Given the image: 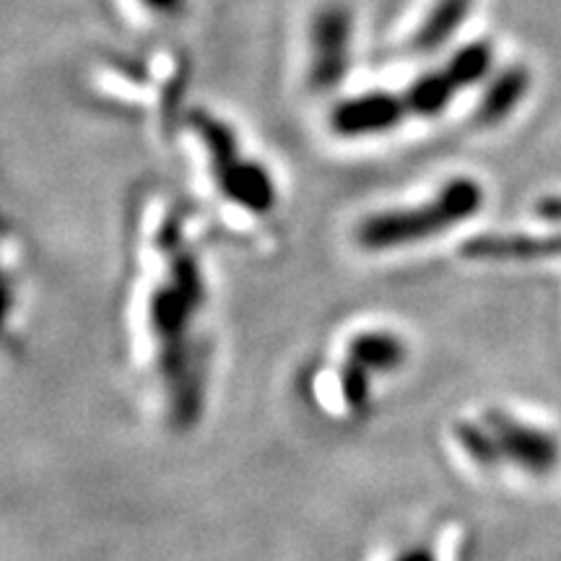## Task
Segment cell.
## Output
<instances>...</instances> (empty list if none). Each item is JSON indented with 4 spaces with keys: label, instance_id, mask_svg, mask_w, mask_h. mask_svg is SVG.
Wrapping results in <instances>:
<instances>
[{
    "label": "cell",
    "instance_id": "cell-6",
    "mask_svg": "<svg viewBox=\"0 0 561 561\" xmlns=\"http://www.w3.org/2000/svg\"><path fill=\"white\" fill-rule=\"evenodd\" d=\"M483 424L494 437L500 460H510L530 473H546L559 462V442L549 432L523 424L504 411H486Z\"/></svg>",
    "mask_w": 561,
    "mask_h": 561
},
{
    "label": "cell",
    "instance_id": "cell-12",
    "mask_svg": "<svg viewBox=\"0 0 561 561\" xmlns=\"http://www.w3.org/2000/svg\"><path fill=\"white\" fill-rule=\"evenodd\" d=\"M343 398H346L348 409L351 411H362L364 405L369 403V371L362 369L359 364L354 362H346V367H343Z\"/></svg>",
    "mask_w": 561,
    "mask_h": 561
},
{
    "label": "cell",
    "instance_id": "cell-14",
    "mask_svg": "<svg viewBox=\"0 0 561 561\" xmlns=\"http://www.w3.org/2000/svg\"><path fill=\"white\" fill-rule=\"evenodd\" d=\"M538 214H541L543 219L561 221V198H549V201H543L541 206H538Z\"/></svg>",
    "mask_w": 561,
    "mask_h": 561
},
{
    "label": "cell",
    "instance_id": "cell-2",
    "mask_svg": "<svg viewBox=\"0 0 561 561\" xmlns=\"http://www.w3.org/2000/svg\"><path fill=\"white\" fill-rule=\"evenodd\" d=\"M491 60L494 53L489 42H471L455 53L445 68L421 76L401 94L371 91L343 100L331 112V130L343 138H364L398 128L409 117H437L462 89L473 87L489 73Z\"/></svg>",
    "mask_w": 561,
    "mask_h": 561
},
{
    "label": "cell",
    "instance_id": "cell-15",
    "mask_svg": "<svg viewBox=\"0 0 561 561\" xmlns=\"http://www.w3.org/2000/svg\"><path fill=\"white\" fill-rule=\"evenodd\" d=\"M396 561H434V553L430 549H424V546H419V549H409L401 553Z\"/></svg>",
    "mask_w": 561,
    "mask_h": 561
},
{
    "label": "cell",
    "instance_id": "cell-11",
    "mask_svg": "<svg viewBox=\"0 0 561 561\" xmlns=\"http://www.w3.org/2000/svg\"><path fill=\"white\" fill-rule=\"evenodd\" d=\"M455 439L466 450L468 458L479 466H494L500 462V450H496L494 437L486 430V424L479 426L476 421H458L455 424Z\"/></svg>",
    "mask_w": 561,
    "mask_h": 561
},
{
    "label": "cell",
    "instance_id": "cell-4",
    "mask_svg": "<svg viewBox=\"0 0 561 561\" xmlns=\"http://www.w3.org/2000/svg\"><path fill=\"white\" fill-rule=\"evenodd\" d=\"M191 128L201 138L203 149L208 151L210 172H214L219 191L231 203H237L244 210H252V214L273 210L276 187H273L271 174L265 172L263 164L242 157L234 130L203 110L191 112Z\"/></svg>",
    "mask_w": 561,
    "mask_h": 561
},
{
    "label": "cell",
    "instance_id": "cell-13",
    "mask_svg": "<svg viewBox=\"0 0 561 561\" xmlns=\"http://www.w3.org/2000/svg\"><path fill=\"white\" fill-rule=\"evenodd\" d=\"M140 3H144L146 9L153 13H174V11H180L182 0H140Z\"/></svg>",
    "mask_w": 561,
    "mask_h": 561
},
{
    "label": "cell",
    "instance_id": "cell-1",
    "mask_svg": "<svg viewBox=\"0 0 561 561\" xmlns=\"http://www.w3.org/2000/svg\"><path fill=\"white\" fill-rule=\"evenodd\" d=\"M164 244L170 252V278L153 291L149 305L151 331L159 341L161 377L172 398V413L182 426H191L201 413V388L191 362L193 320L206 301V286L198 268V261L191 248H182L180 231L174 224H167Z\"/></svg>",
    "mask_w": 561,
    "mask_h": 561
},
{
    "label": "cell",
    "instance_id": "cell-3",
    "mask_svg": "<svg viewBox=\"0 0 561 561\" xmlns=\"http://www.w3.org/2000/svg\"><path fill=\"white\" fill-rule=\"evenodd\" d=\"M483 187L473 178H455L445 182L439 195L421 203L416 208L385 210L371 214L356 227V242L369 252H385L392 248H409L437 237L455 224L468 221L481 210Z\"/></svg>",
    "mask_w": 561,
    "mask_h": 561
},
{
    "label": "cell",
    "instance_id": "cell-9",
    "mask_svg": "<svg viewBox=\"0 0 561 561\" xmlns=\"http://www.w3.org/2000/svg\"><path fill=\"white\" fill-rule=\"evenodd\" d=\"M405 356H409L405 343L390 331H364L348 343V359L375 375H390L401 369Z\"/></svg>",
    "mask_w": 561,
    "mask_h": 561
},
{
    "label": "cell",
    "instance_id": "cell-5",
    "mask_svg": "<svg viewBox=\"0 0 561 561\" xmlns=\"http://www.w3.org/2000/svg\"><path fill=\"white\" fill-rule=\"evenodd\" d=\"M351 11L343 3H325L310 24V87L331 91L346 76L351 62Z\"/></svg>",
    "mask_w": 561,
    "mask_h": 561
},
{
    "label": "cell",
    "instance_id": "cell-7",
    "mask_svg": "<svg viewBox=\"0 0 561 561\" xmlns=\"http://www.w3.org/2000/svg\"><path fill=\"white\" fill-rule=\"evenodd\" d=\"M561 240L549 237V240H536V237H494L483 234L473 237L462 244V255L473 261H530V257L559 255Z\"/></svg>",
    "mask_w": 561,
    "mask_h": 561
},
{
    "label": "cell",
    "instance_id": "cell-8",
    "mask_svg": "<svg viewBox=\"0 0 561 561\" xmlns=\"http://www.w3.org/2000/svg\"><path fill=\"white\" fill-rule=\"evenodd\" d=\"M528 89H530L528 68L512 66L507 70H502V73L489 83V89L483 91L479 110H476V121L481 125L502 123L504 117H510L517 104L525 100Z\"/></svg>",
    "mask_w": 561,
    "mask_h": 561
},
{
    "label": "cell",
    "instance_id": "cell-10",
    "mask_svg": "<svg viewBox=\"0 0 561 561\" xmlns=\"http://www.w3.org/2000/svg\"><path fill=\"white\" fill-rule=\"evenodd\" d=\"M473 0H437L434 9L426 13L424 24L413 34V50L434 53L466 24Z\"/></svg>",
    "mask_w": 561,
    "mask_h": 561
}]
</instances>
